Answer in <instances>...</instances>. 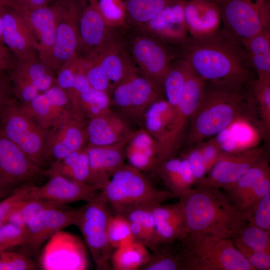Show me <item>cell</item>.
Listing matches in <instances>:
<instances>
[{
  "label": "cell",
  "mask_w": 270,
  "mask_h": 270,
  "mask_svg": "<svg viewBox=\"0 0 270 270\" xmlns=\"http://www.w3.org/2000/svg\"><path fill=\"white\" fill-rule=\"evenodd\" d=\"M180 47V58L206 82L244 86L254 80L244 46L221 28L204 37L189 36Z\"/></svg>",
  "instance_id": "6da1fadb"
},
{
  "label": "cell",
  "mask_w": 270,
  "mask_h": 270,
  "mask_svg": "<svg viewBox=\"0 0 270 270\" xmlns=\"http://www.w3.org/2000/svg\"><path fill=\"white\" fill-rule=\"evenodd\" d=\"M179 198L188 234L232 239L248 224L246 214L240 211L220 189L192 188Z\"/></svg>",
  "instance_id": "7a4b0ae2"
},
{
  "label": "cell",
  "mask_w": 270,
  "mask_h": 270,
  "mask_svg": "<svg viewBox=\"0 0 270 270\" xmlns=\"http://www.w3.org/2000/svg\"><path fill=\"white\" fill-rule=\"evenodd\" d=\"M247 86L207 82L203 98L190 123L187 138L190 146L216 136L244 116L252 97Z\"/></svg>",
  "instance_id": "3957f363"
},
{
  "label": "cell",
  "mask_w": 270,
  "mask_h": 270,
  "mask_svg": "<svg viewBox=\"0 0 270 270\" xmlns=\"http://www.w3.org/2000/svg\"><path fill=\"white\" fill-rule=\"evenodd\" d=\"M101 196L114 214L126 215L140 208H153L173 198L169 191L158 190L142 172L124 164L100 190Z\"/></svg>",
  "instance_id": "277c9868"
},
{
  "label": "cell",
  "mask_w": 270,
  "mask_h": 270,
  "mask_svg": "<svg viewBox=\"0 0 270 270\" xmlns=\"http://www.w3.org/2000/svg\"><path fill=\"white\" fill-rule=\"evenodd\" d=\"M180 242L182 270H255L231 238L188 234Z\"/></svg>",
  "instance_id": "5b68a950"
},
{
  "label": "cell",
  "mask_w": 270,
  "mask_h": 270,
  "mask_svg": "<svg viewBox=\"0 0 270 270\" xmlns=\"http://www.w3.org/2000/svg\"><path fill=\"white\" fill-rule=\"evenodd\" d=\"M128 36H118L137 69L162 90L164 78L174 56L167 46L141 28L129 24Z\"/></svg>",
  "instance_id": "8992f818"
},
{
  "label": "cell",
  "mask_w": 270,
  "mask_h": 270,
  "mask_svg": "<svg viewBox=\"0 0 270 270\" xmlns=\"http://www.w3.org/2000/svg\"><path fill=\"white\" fill-rule=\"evenodd\" d=\"M0 128L8 138L42 168L46 162L48 130L42 128L16 100L12 98L0 110Z\"/></svg>",
  "instance_id": "52a82bcc"
},
{
  "label": "cell",
  "mask_w": 270,
  "mask_h": 270,
  "mask_svg": "<svg viewBox=\"0 0 270 270\" xmlns=\"http://www.w3.org/2000/svg\"><path fill=\"white\" fill-rule=\"evenodd\" d=\"M220 10L223 32L240 43L270 29V0H212Z\"/></svg>",
  "instance_id": "ba28073f"
},
{
  "label": "cell",
  "mask_w": 270,
  "mask_h": 270,
  "mask_svg": "<svg viewBox=\"0 0 270 270\" xmlns=\"http://www.w3.org/2000/svg\"><path fill=\"white\" fill-rule=\"evenodd\" d=\"M80 209L75 225L82 234L84 244L92 256L96 268H111L110 258L114 248L107 236V224L112 214L106 202L99 194Z\"/></svg>",
  "instance_id": "9c48e42d"
},
{
  "label": "cell",
  "mask_w": 270,
  "mask_h": 270,
  "mask_svg": "<svg viewBox=\"0 0 270 270\" xmlns=\"http://www.w3.org/2000/svg\"><path fill=\"white\" fill-rule=\"evenodd\" d=\"M162 94L161 88L138 70L112 88L109 95L112 104L124 118L142 120L148 107Z\"/></svg>",
  "instance_id": "30bf717a"
},
{
  "label": "cell",
  "mask_w": 270,
  "mask_h": 270,
  "mask_svg": "<svg viewBox=\"0 0 270 270\" xmlns=\"http://www.w3.org/2000/svg\"><path fill=\"white\" fill-rule=\"evenodd\" d=\"M90 262L86 246L77 236L60 230L44 245L39 266L44 270H84Z\"/></svg>",
  "instance_id": "8fae6325"
},
{
  "label": "cell",
  "mask_w": 270,
  "mask_h": 270,
  "mask_svg": "<svg viewBox=\"0 0 270 270\" xmlns=\"http://www.w3.org/2000/svg\"><path fill=\"white\" fill-rule=\"evenodd\" d=\"M206 84L207 82L186 62V82L180 100L176 108L175 116L170 130L164 160L174 157L188 124H190L203 98Z\"/></svg>",
  "instance_id": "7c38bea8"
},
{
  "label": "cell",
  "mask_w": 270,
  "mask_h": 270,
  "mask_svg": "<svg viewBox=\"0 0 270 270\" xmlns=\"http://www.w3.org/2000/svg\"><path fill=\"white\" fill-rule=\"evenodd\" d=\"M78 210L56 208L46 210L31 220L24 227L25 238L20 247L30 256L39 255L46 242L58 232L75 225Z\"/></svg>",
  "instance_id": "4fadbf2b"
},
{
  "label": "cell",
  "mask_w": 270,
  "mask_h": 270,
  "mask_svg": "<svg viewBox=\"0 0 270 270\" xmlns=\"http://www.w3.org/2000/svg\"><path fill=\"white\" fill-rule=\"evenodd\" d=\"M62 1L52 52V70L56 72L78 56L80 48L78 21L82 8L76 0Z\"/></svg>",
  "instance_id": "5bb4252c"
},
{
  "label": "cell",
  "mask_w": 270,
  "mask_h": 270,
  "mask_svg": "<svg viewBox=\"0 0 270 270\" xmlns=\"http://www.w3.org/2000/svg\"><path fill=\"white\" fill-rule=\"evenodd\" d=\"M264 158L262 149L258 148L236 153H226L211 168L208 176L197 184L228 190Z\"/></svg>",
  "instance_id": "9a60e30c"
},
{
  "label": "cell",
  "mask_w": 270,
  "mask_h": 270,
  "mask_svg": "<svg viewBox=\"0 0 270 270\" xmlns=\"http://www.w3.org/2000/svg\"><path fill=\"white\" fill-rule=\"evenodd\" d=\"M45 176V170L33 162L0 128V185L28 182Z\"/></svg>",
  "instance_id": "2e32d148"
},
{
  "label": "cell",
  "mask_w": 270,
  "mask_h": 270,
  "mask_svg": "<svg viewBox=\"0 0 270 270\" xmlns=\"http://www.w3.org/2000/svg\"><path fill=\"white\" fill-rule=\"evenodd\" d=\"M4 44L18 61L38 58V46L34 32L22 14L2 4Z\"/></svg>",
  "instance_id": "e0dca14e"
},
{
  "label": "cell",
  "mask_w": 270,
  "mask_h": 270,
  "mask_svg": "<svg viewBox=\"0 0 270 270\" xmlns=\"http://www.w3.org/2000/svg\"><path fill=\"white\" fill-rule=\"evenodd\" d=\"M22 107L44 129L64 122L76 112L66 92L56 84Z\"/></svg>",
  "instance_id": "ac0fdd59"
},
{
  "label": "cell",
  "mask_w": 270,
  "mask_h": 270,
  "mask_svg": "<svg viewBox=\"0 0 270 270\" xmlns=\"http://www.w3.org/2000/svg\"><path fill=\"white\" fill-rule=\"evenodd\" d=\"M86 124L84 120L76 113L48 130L46 161L51 160L52 164L84 147L87 142Z\"/></svg>",
  "instance_id": "d6986e66"
},
{
  "label": "cell",
  "mask_w": 270,
  "mask_h": 270,
  "mask_svg": "<svg viewBox=\"0 0 270 270\" xmlns=\"http://www.w3.org/2000/svg\"><path fill=\"white\" fill-rule=\"evenodd\" d=\"M49 180L44 184L33 186L27 199H39L62 204L81 200L87 202L96 198L101 188L96 185L81 184L58 173L49 175Z\"/></svg>",
  "instance_id": "ffe728a7"
},
{
  "label": "cell",
  "mask_w": 270,
  "mask_h": 270,
  "mask_svg": "<svg viewBox=\"0 0 270 270\" xmlns=\"http://www.w3.org/2000/svg\"><path fill=\"white\" fill-rule=\"evenodd\" d=\"M185 1L173 0L146 24L139 26L165 44L180 46L188 36Z\"/></svg>",
  "instance_id": "44dd1931"
},
{
  "label": "cell",
  "mask_w": 270,
  "mask_h": 270,
  "mask_svg": "<svg viewBox=\"0 0 270 270\" xmlns=\"http://www.w3.org/2000/svg\"><path fill=\"white\" fill-rule=\"evenodd\" d=\"M62 6V0H58L50 6L49 5L34 10L20 12L32 30L36 38L39 60L51 70L57 25Z\"/></svg>",
  "instance_id": "7402d4cb"
},
{
  "label": "cell",
  "mask_w": 270,
  "mask_h": 270,
  "mask_svg": "<svg viewBox=\"0 0 270 270\" xmlns=\"http://www.w3.org/2000/svg\"><path fill=\"white\" fill-rule=\"evenodd\" d=\"M85 59L102 68L111 82L112 88L138 70L118 37L111 34Z\"/></svg>",
  "instance_id": "603a6c76"
},
{
  "label": "cell",
  "mask_w": 270,
  "mask_h": 270,
  "mask_svg": "<svg viewBox=\"0 0 270 270\" xmlns=\"http://www.w3.org/2000/svg\"><path fill=\"white\" fill-rule=\"evenodd\" d=\"M129 140L109 146H86L92 184L102 189L112 176L125 164L126 146Z\"/></svg>",
  "instance_id": "cb8c5ba5"
},
{
  "label": "cell",
  "mask_w": 270,
  "mask_h": 270,
  "mask_svg": "<svg viewBox=\"0 0 270 270\" xmlns=\"http://www.w3.org/2000/svg\"><path fill=\"white\" fill-rule=\"evenodd\" d=\"M134 131L127 120L112 110L88 120L87 142L93 146H106L129 140Z\"/></svg>",
  "instance_id": "d4e9b609"
},
{
  "label": "cell",
  "mask_w": 270,
  "mask_h": 270,
  "mask_svg": "<svg viewBox=\"0 0 270 270\" xmlns=\"http://www.w3.org/2000/svg\"><path fill=\"white\" fill-rule=\"evenodd\" d=\"M184 16L190 36L204 37L220 28L222 20L220 10L212 1H185Z\"/></svg>",
  "instance_id": "484cf974"
},
{
  "label": "cell",
  "mask_w": 270,
  "mask_h": 270,
  "mask_svg": "<svg viewBox=\"0 0 270 270\" xmlns=\"http://www.w3.org/2000/svg\"><path fill=\"white\" fill-rule=\"evenodd\" d=\"M126 158L128 164L142 172L156 169L162 162L161 148L144 128L134 131L127 142Z\"/></svg>",
  "instance_id": "4316f807"
},
{
  "label": "cell",
  "mask_w": 270,
  "mask_h": 270,
  "mask_svg": "<svg viewBox=\"0 0 270 270\" xmlns=\"http://www.w3.org/2000/svg\"><path fill=\"white\" fill-rule=\"evenodd\" d=\"M152 210L155 221L156 248L176 240L181 241L188 236L184 216L178 202L172 205L160 204L153 207Z\"/></svg>",
  "instance_id": "83f0119b"
},
{
  "label": "cell",
  "mask_w": 270,
  "mask_h": 270,
  "mask_svg": "<svg viewBox=\"0 0 270 270\" xmlns=\"http://www.w3.org/2000/svg\"><path fill=\"white\" fill-rule=\"evenodd\" d=\"M88 2L89 4L82 9L80 16L78 32L80 50L84 49L90 54L104 42L110 34L108 24L94 2Z\"/></svg>",
  "instance_id": "f1b7e54d"
},
{
  "label": "cell",
  "mask_w": 270,
  "mask_h": 270,
  "mask_svg": "<svg viewBox=\"0 0 270 270\" xmlns=\"http://www.w3.org/2000/svg\"><path fill=\"white\" fill-rule=\"evenodd\" d=\"M175 112L176 109L164 98H162L148 107L143 117L144 128L160 146L162 162L164 160V152Z\"/></svg>",
  "instance_id": "f546056e"
},
{
  "label": "cell",
  "mask_w": 270,
  "mask_h": 270,
  "mask_svg": "<svg viewBox=\"0 0 270 270\" xmlns=\"http://www.w3.org/2000/svg\"><path fill=\"white\" fill-rule=\"evenodd\" d=\"M52 173H58L79 184H92L86 146L52 164L45 170V176Z\"/></svg>",
  "instance_id": "4dcf8cb0"
},
{
  "label": "cell",
  "mask_w": 270,
  "mask_h": 270,
  "mask_svg": "<svg viewBox=\"0 0 270 270\" xmlns=\"http://www.w3.org/2000/svg\"><path fill=\"white\" fill-rule=\"evenodd\" d=\"M242 44L257 78L270 79V29L258 34Z\"/></svg>",
  "instance_id": "1f68e13d"
},
{
  "label": "cell",
  "mask_w": 270,
  "mask_h": 270,
  "mask_svg": "<svg viewBox=\"0 0 270 270\" xmlns=\"http://www.w3.org/2000/svg\"><path fill=\"white\" fill-rule=\"evenodd\" d=\"M76 113L88 120L112 110V102L108 92L90 88L82 93H67Z\"/></svg>",
  "instance_id": "d6a6232c"
},
{
  "label": "cell",
  "mask_w": 270,
  "mask_h": 270,
  "mask_svg": "<svg viewBox=\"0 0 270 270\" xmlns=\"http://www.w3.org/2000/svg\"><path fill=\"white\" fill-rule=\"evenodd\" d=\"M269 175L270 168L268 160L264 158L251 168L232 188L226 190L228 192V197L232 204L241 211L250 194L263 179Z\"/></svg>",
  "instance_id": "836d02e7"
},
{
  "label": "cell",
  "mask_w": 270,
  "mask_h": 270,
  "mask_svg": "<svg viewBox=\"0 0 270 270\" xmlns=\"http://www.w3.org/2000/svg\"><path fill=\"white\" fill-rule=\"evenodd\" d=\"M9 73L31 82L40 93L56 84L54 71L38 58L17 60L14 68Z\"/></svg>",
  "instance_id": "e575fe53"
},
{
  "label": "cell",
  "mask_w": 270,
  "mask_h": 270,
  "mask_svg": "<svg viewBox=\"0 0 270 270\" xmlns=\"http://www.w3.org/2000/svg\"><path fill=\"white\" fill-rule=\"evenodd\" d=\"M149 250L146 246L136 240L118 248L111 256V268L114 270H141L150 258Z\"/></svg>",
  "instance_id": "d590c367"
},
{
  "label": "cell",
  "mask_w": 270,
  "mask_h": 270,
  "mask_svg": "<svg viewBox=\"0 0 270 270\" xmlns=\"http://www.w3.org/2000/svg\"><path fill=\"white\" fill-rule=\"evenodd\" d=\"M186 74V62L180 58L172 62L162 82L164 99L175 109L182 94Z\"/></svg>",
  "instance_id": "8d00e7d4"
},
{
  "label": "cell",
  "mask_w": 270,
  "mask_h": 270,
  "mask_svg": "<svg viewBox=\"0 0 270 270\" xmlns=\"http://www.w3.org/2000/svg\"><path fill=\"white\" fill-rule=\"evenodd\" d=\"M173 0H124L130 24L141 26Z\"/></svg>",
  "instance_id": "74e56055"
},
{
  "label": "cell",
  "mask_w": 270,
  "mask_h": 270,
  "mask_svg": "<svg viewBox=\"0 0 270 270\" xmlns=\"http://www.w3.org/2000/svg\"><path fill=\"white\" fill-rule=\"evenodd\" d=\"M164 184L173 197L179 198L190 188L184 180L182 159L174 157L162 162L156 168Z\"/></svg>",
  "instance_id": "f35d334b"
},
{
  "label": "cell",
  "mask_w": 270,
  "mask_h": 270,
  "mask_svg": "<svg viewBox=\"0 0 270 270\" xmlns=\"http://www.w3.org/2000/svg\"><path fill=\"white\" fill-rule=\"evenodd\" d=\"M56 208H66V205L42 200L26 199L11 214L7 222L24 227L42 212Z\"/></svg>",
  "instance_id": "ab89813d"
},
{
  "label": "cell",
  "mask_w": 270,
  "mask_h": 270,
  "mask_svg": "<svg viewBox=\"0 0 270 270\" xmlns=\"http://www.w3.org/2000/svg\"><path fill=\"white\" fill-rule=\"evenodd\" d=\"M169 244L158 246L150 254L148 262L142 270H181L182 262L179 252L170 248Z\"/></svg>",
  "instance_id": "60d3db41"
},
{
  "label": "cell",
  "mask_w": 270,
  "mask_h": 270,
  "mask_svg": "<svg viewBox=\"0 0 270 270\" xmlns=\"http://www.w3.org/2000/svg\"><path fill=\"white\" fill-rule=\"evenodd\" d=\"M106 232L109 242L114 250L127 246L135 240L129 222L126 216L122 214H110Z\"/></svg>",
  "instance_id": "b9f144b4"
},
{
  "label": "cell",
  "mask_w": 270,
  "mask_h": 270,
  "mask_svg": "<svg viewBox=\"0 0 270 270\" xmlns=\"http://www.w3.org/2000/svg\"><path fill=\"white\" fill-rule=\"evenodd\" d=\"M232 240L250 250L270 253V232L256 226L248 224Z\"/></svg>",
  "instance_id": "7bdbcfd3"
},
{
  "label": "cell",
  "mask_w": 270,
  "mask_h": 270,
  "mask_svg": "<svg viewBox=\"0 0 270 270\" xmlns=\"http://www.w3.org/2000/svg\"><path fill=\"white\" fill-rule=\"evenodd\" d=\"M250 93L258 104L262 126L266 132L270 129V79L253 80L250 84Z\"/></svg>",
  "instance_id": "ee69618b"
},
{
  "label": "cell",
  "mask_w": 270,
  "mask_h": 270,
  "mask_svg": "<svg viewBox=\"0 0 270 270\" xmlns=\"http://www.w3.org/2000/svg\"><path fill=\"white\" fill-rule=\"evenodd\" d=\"M152 208H140L134 209L124 215L130 221L139 223L144 230L148 238V248L154 250L156 248L155 221Z\"/></svg>",
  "instance_id": "f6af8a7d"
},
{
  "label": "cell",
  "mask_w": 270,
  "mask_h": 270,
  "mask_svg": "<svg viewBox=\"0 0 270 270\" xmlns=\"http://www.w3.org/2000/svg\"><path fill=\"white\" fill-rule=\"evenodd\" d=\"M38 268L31 257L22 252L8 250L0 254V270H32Z\"/></svg>",
  "instance_id": "bcb514c9"
},
{
  "label": "cell",
  "mask_w": 270,
  "mask_h": 270,
  "mask_svg": "<svg viewBox=\"0 0 270 270\" xmlns=\"http://www.w3.org/2000/svg\"><path fill=\"white\" fill-rule=\"evenodd\" d=\"M34 185L27 184L18 188L0 202V226L7 222L14 210L24 200Z\"/></svg>",
  "instance_id": "7dc6e473"
},
{
  "label": "cell",
  "mask_w": 270,
  "mask_h": 270,
  "mask_svg": "<svg viewBox=\"0 0 270 270\" xmlns=\"http://www.w3.org/2000/svg\"><path fill=\"white\" fill-rule=\"evenodd\" d=\"M24 227L6 222L0 226V254L10 249L20 246L24 242Z\"/></svg>",
  "instance_id": "c3c4849f"
},
{
  "label": "cell",
  "mask_w": 270,
  "mask_h": 270,
  "mask_svg": "<svg viewBox=\"0 0 270 270\" xmlns=\"http://www.w3.org/2000/svg\"><path fill=\"white\" fill-rule=\"evenodd\" d=\"M246 214L248 224L270 232V194Z\"/></svg>",
  "instance_id": "681fc988"
},
{
  "label": "cell",
  "mask_w": 270,
  "mask_h": 270,
  "mask_svg": "<svg viewBox=\"0 0 270 270\" xmlns=\"http://www.w3.org/2000/svg\"><path fill=\"white\" fill-rule=\"evenodd\" d=\"M108 23L116 24L126 18L124 0H92Z\"/></svg>",
  "instance_id": "f907efd6"
},
{
  "label": "cell",
  "mask_w": 270,
  "mask_h": 270,
  "mask_svg": "<svg viewBox=\"0 0 270 270\" xmlns=\"http://www.w3.org/2000/svg\"><path fill=\"white\" fill-rule=\"evenodd\" d=\"M84 60L86 75L91 87L109 94L112 84L106 72L98 64Z\"/></svg>",
  "instance_id": "816d5d0a"
},
{
  "label": "cell",
  "mask_w": 270,
  "mask_h": 270,
  "mask_svg": "<svg viewBox=\"0 0 270 270\" xmlns=\"http://www.w3.org/2000/svg\"><path fill=\"white\" fill-rule=\"evenodd\" d=\"M196 146L198 148L202 156L208 173L227 153L222 149L214 138L202 142Z\"/></svg>",
  "instance_id": "f5cc1de1"
},
{
  "label": "cell",
  "mask_w": 270,
  "mask_h": 270,
  "mask_svg": "<svg viewBox=\"0 0 270 270\" xmlns=\"http://www.w3.org/2000/svg\"><path fill=\"white\" fill-rule=\"evenodd\" d=\"M234 244L255 270H270V253L253 250L240 244Z\"/></svg>",
  "instance_id": "db71d44e"
},
{
  "label": "cell",
  "mask_w": 270,
  "mask_h": 270,
  "mask_svg": "<svg viewBox=\"0 0 270 270\" xmlns=\"http://www.w3.org/2000/svg\"><path fill=\"white\" fill-rule=\"evenodd\" d=\"M183 158L186 159L189 162L196 184H198L205 178L208 174V170L202 156L196 146H192V148L186 153Z\"/></svg>",
  "instance_id": "11a10c76"
},
{
  "label": "cell",
  "mask_w": 270,
  "mask_h": 270,
  "mask_svg": "<svg viewBox=\"0 0 270 270\" xmlns=\"http://www.w3.org/2000/svg\"><path fill=\"white\" fill-rule=\"evenodd\" d=\"M270 194V175L266 176L256 187L244 202L241 211L246 213L259 201Z\"/></svg>",
  "instance_id": "9f6ffc18"
},
{
  "label": "cell",
  "mask_w": 270,
  "mask_h": 270,
  "mask_svg": "<svg viewBox=\"0 0 270 270\" xmlns=\"http://www.w3.org/2000/svg\"><path fill=\"white\" fill-rule=\"evenodd\" d=\"M52 0H6V5L20 12L34 10L50 5Z\"/></svg>",
  "instance_id": "6f0895ef"
},
{
  "label": "cell",
  "mask_w": 270,
  "mask_h": 270,
  "mask_svg": "<svg viewBox=\"0 0 270 270\" xmlns=\"http://www.w3.org/2000/svg\"><path fill=\"white\" fill-rule=\"evenodd\" d=\"M14 95L9 72H0V110L12 98Z\"/></svg>",
  "instance_id": "680465c9"
},
{
  "label": "cell",
  "mask_w": 270,
  "mask_h": 270,
  "mask_svg": "<svg viewBox=\"0 0 270 270\" xmlns=\"http://www.w3.org/2000/svg\"><path fill=\"white\" fill-rule=\"evenodd\" d=\"M17 60L4 44H0V72H9L15 66Z\"/></svg>",
  "instance_id": "91938a15"
},
{
  "label": "cell",
  "mask_w": 270,
  "mask_h": 270,
  "mask_svg": "<svg viewBox=\"0 0 270 270\" xmlns=\"http://www.w3.org/2000/svg\"><path fill=\"white\" fill-rule=\"evenodd\" d=\"M10 187H7L0 185V200H2L11 192L10 190Z\"/></svg>",
  "instance_id": "94428289"
},
{
  "label": "cell",
  "mask_w": 270,
  "mask_h": 270,
  "mask_svg": "<svg viewBox=\"0 0 270 270\" xmlns=\"http://www.w3.org/2000/svg\"><path fill=\"white\" fill-rule=\"evenodd\" d=\"M6 0H0V3L4 5H6Z\"/></svg>",
  "instance_id": "6125c7cd"
},
{
  "label": "cell",
  "mask_w": 270,
  "mask_h": 270,
  "mask_svg": "<svg viewBox=\"0 0 270 270\" xmlns=\"http://www.w3.org/2000/svg\"><path fill=\"white\" fill-rule=\"evenodd\" d=\"M184 1L192 0H182Z\"/></svg>",
  "instance_id": "be15d7a7"
}]
</instances>
